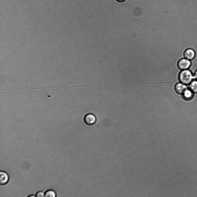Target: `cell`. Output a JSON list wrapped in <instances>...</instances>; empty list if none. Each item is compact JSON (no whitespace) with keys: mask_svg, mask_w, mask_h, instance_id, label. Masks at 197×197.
Returning <instances> with one entry per match:
<instances>
[{"mask_svg":"<svg viewBox=\"0 0 197 197\" xmlns=\"http://www.w3.org/2000/svg\"><path fill=\"white\" fill-rule=\"evenodd\" d=\"M119 2H122L125 1V0H117Z\"/></svg>","mask_w":197,"mask_h":197,"instance_id":"cell-13","label":"cell"},{"mask_svg":"<svg viewBox=\"0 0 197 197\" xmlns=\"http://www.w3.org/2000/svg\"><path fill=\"white\" fill-rule=\"evenodd\" d=\"M84 120L85 123L88 125H93L96 121L95 116L93 114L91 113L86 115L84 117Z\"/></svg>","mask_w":197,"mask_h":197,"instance_id":"cell-3","label":"cell"},{"mask_svg":"<svg viewBox=\"0 0 197 197\" xmlns=\"http://www.w3.org/2000/svg\"><path fill=\"white\" fill-rule=\"evenodd\" d=\"M194 78V75L192 72L188 69L182 70L179 75V81L186 85H189L193 80Z\"/></svg>","mask_w":197,"mask_h":197,"instance_id":"cell-1","label":"cell"},{"mask_svg":"<svg viewBox=\"0 0 197 197\" xmlns=\"http://www.w3.org/2000/svg\"><path fill=\"white\" fill-rule=\"evenodd\" d=\"M35 196H35L34 195H29V196H28V197H35Z\"/></svg>","mask_w":197,"mask_h":197,"instance_id":"cell-12","label":"cell"},{"mask_svg":"<svg viewBox=\"0 0 197 197\" xmlns=\"http://www.w3.org/2000/svg\"><path fill=\"white\" fill-rule=\"evenodd\" d=\"M183 56L185 58L190 61L194 58L195 56V52L193 49L188 48L184 51Z\"/></svg>","mask_w":197,"mask_h":197,"instance_id":"cell-4","label":"cell"},{"mask_svg":"<svg viewBox=\"0 0 197 197\" xmlns=\"http://www.w3.org/2000/svg\"><path fill=\"white\" fill-rule=\"evenodd\" d=\"M194 93L189 89H187L182 94L183 98L186 100H190L193 97Z\"/></svg>","mask_w":197,"mask_h":197,"instance_id":"cell-7","label":"cell"},{"mask_svg":"<svg viewBox=\"0 0 197 197\" xmlns=\"http://www.w3.org/2000/svg\"><path fill=\"white\" fill-rule=\"evenodd\" d=\"M56 195L55 192L52 190H48L44 193V196L46 197H55Z\"/></svg>","mask_w":197,"mask_h":197,"instance_id":"cell-9","label":"cell"},{"mask_svg":"<svg viewBox=\"0 0 197 197\" xmlns=\"http://www.w3.org/2000/svg\"><path fill=\"white\" fill-rule=\"evenodd\" d=\"M36 197H43L44 196V193L42 192H38L36 194Z\"/></svg>","mask_w":197,"mask_h":197,"instance_id":"cell-10","label":"cell"},{"mask_svg":"<svg viewBox=\"0 0 197 197\" xmlns=\"http://www.w3.org/2000/svg\"><path fill=\"white\" fill-rule=\"evenodd\" d=\"M191 64L190 61L185 58L179 60L178 62L177 65L179 70H183L188 69Z\"/></svg>","mask_w":197,"mask_h":197,"instance_id":"cell-2","label":"cell"},{"mask_svg":"<svg viewBox=\"0 0 197 197\" xmlns=\"http://www.w3.org/2000/svg\"><path fill=\"white\" fill-rule=\"evenodd\" d=\"M189 85V89L194 93H197V80H193Z\"/></svg>","mask_w":197,"mask_h":197,"instance_id":"cell-8","label":"cell"},{"mask_svg":"<svg viewBox=\"0 0 197 197\" xmlns=\"http://www.w3.org/2000/svg\"><path fill=\"white\" fill-rule=\"evenodd\" d=\"M193 75L194 78L197 80V70L195 71Z\"/></svg>","mask_w":197,"mask_h":197,"instance_id":"cell-11","label":"cell"},{"mask_svg":"<svg viewBox=\"0 0 197 197\" xmlns=\"http://www.w3.org/2000/svg\"><path fill=\"white\" fill-rule=\"evenodd\" d=\"M9 180L8 175L6 172L1 171L0 172V184L3 185L6 184Z\"/></svg>","mask_w":197,"mask_h":197,"instance_id":"cell-5","label":"cell"},{"mask_svg":"<svg viewBox=\"0 0 197 197\" xmlns=\"http://www.w3.org/2000/svg\"><path fill=\"white\" fill-rule=\"evenodd\" d=\"M187 89L186 85L181 82L176 84L175 87L176 91L179 94H182Z\"/></svg>","mask_w":197,"mask_h":197,"instance_id":"cell-6","label":"cell"}]
</instances>
